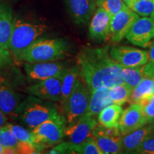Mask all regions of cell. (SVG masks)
<instances>
[{"label":"cell","instance_id":"d6986e66","mask_svg":"<svg viewBox=\"0 0 154 154\" xmlns=\"http://www.w3.org/2000/svg\"><path fill=\"white\" fill-rule=\"evenodd\" d=\"M154 129V124H147L128 134L121 135V145L122 153H134L146 136Z\"/></svg>","mask_w":154,"mask_h":154},{"label":"cell","instance_id":"1f68e13d","mask_svg":"<svg viewBox=\"0 0 154 154\" xmlns=\"http://www.w3.org/2000/svg\"><path fill=\"white\" fill-rule=\"evenodd\" d=\"M134 153L154 154V129L144 138Z\"/></svg>","mask_w":154,"mask_h":154},{"label":"cell","instance_id":"8fae6325","mask_svg":"<svg viewBox=\"0 0 154 154\" xmlns=\"http://www.w3.org/2000/svg\"><path fill=\"white\" fill-rule=\"evenodd\" d=\"M134 45L146 48L154 38V24L151 17H139L132 25L126 37Z\"/></svg>","mask_w":154,"mask_h":154},{"label":"cell","instance_id":"836d02e7","mask_svg":"<svg viewBox=\"0 0 154 154\" xmlns=\"http://www.w3.org/2000/svg\"><path fill=\"white\" fill-rule=\"evenodd\" d=\"M0 154H17V151L12 148H7L0 143Z\"/></svg>","mask_w":154,"mask_h":154},{"label":"cell","instance_id":"83f0119b","mask_svg":"<svg viewBox=\"0 0 154 154\" xmlns=\"http://www.w3.org/2000/svg\"><path fill=\"white\" fill-rule=\"evenodd\" d=\"M131 9L139 16H151L154 11V0H136Z\"/></svg>","mask_w":154,"mask_h":154},{"label":"cell","instance_id":"5bb4252c","mask_svg":"<svg viewBox=\"0 0 154 154\" xmlns=\"http://www.w3.org/2000/svg\"><path fill=\"white\" fill-rule=\"evenodd\" d=\"M97 124L93 116L84 114L65 128L64 136L68 138L72 143L79 144L91 136V133Z\"/></svg>","mask_w":154,"mask_h":154},{"label":"cell","instance_id":"9c48e42d","mask_svg":"<svg viewBox=\"0 0 154 154\" xmlns=\"http://www.w3.org/2000/svg\"><path fill=\"white\" fill-rule=\"evenodd\" d=\"M103 154H117L121 152V136L119 128H106L96 125L91 133Z\"/></svg>","mask_w":154,"mask_h":154},{"label":"cell","instance_id":"7a4b0ae2","mask_svg":"<svg viewBox=\"0 0 154 154\" xmlns=\"http://www.w3.org/2000/svg\"><path fill=\"white\" fill-rule=\"evenodd\" d=\"M67 44L61 38H38L22 53L19 61L26 63L55 61L62 59Z\"/></svg>","mask_w":154,"mask_h":154},{"label":"cell","instance_id":"8d00e7d4","mask_svg":"<svg viewBox=\"0 0 154 154\" xmlns=\"http://www.w3.org/2000/svg\"><path fill=\"white\" fill-rule=\"evenodd\" d=\"M8 123L7 117L4 114V113L0 109V127H2Z\"/></svg>","mask_w":154,"mask_h":154},{"label":"cell","instance_id":"e0dca14e","mask_svg":"<svg viewBox=\"0 0 154 154\" xmlns=\"http://www.w3.org/2000/svg\"><path fill=\"white\" fill-rule=\"evenodd\" d=\"M154 94V64L148 61L144 64V77L140 82L133 88L128 102L138 103L146 96Z\"/></svg>","mask_w":154,"mask_h":154},{"label":"cell","instance_id":"6da1fadb","mask_svg":"<svg viewBox=\"0 0 154 154\" xmlns=\"http://www.w3.org/2000/svg\"><path fill=\"white\" fill-rule=\"evenodd\" d=\"M79 76L90 90L124 83L121 66L110 57L109 47H84L76 57Z\"/></svg>","mask_w":154,"mask_h":154},{"label":"cell","instance_id":"277c9868","mask_svg":"<svg viewBox=\"0 0 154 154\" xmlns=\"http://www.w3.org/2000/svg\"><path fill=\"white\" fill-rule=\"evenodd\" d=\"M62 116L57 108L32 96L22 101L18 118L31 130L49 119Z\"/></svg>","mask_w":154,"mask_h":154},{"label":"cell","instance_id":"7c38bea8","mask_svg":"<svg viewBox=\"0 0 154 154\" xmlns=\"http://www.w3.org/2000/svg\"><path fill=\"white\" fill-rule=\"evenodd\" d=\"M139 18L136 14L127 6L116 14L111 17L110 38L113 42H120L126 37L132 25Z\"/></svg>","mask_w":154,"mask_h":154},{"label":"cell","instance_id":"cb8c5ba5","mask_svg":"<svg viewBox=\"0 0 154 154\" xmlns=\"http://www.w3.org/2000/svg\"><path fill=\"white\" fill-rule=\"evenodd\" d=\"M131 91L132 88L126 83H123L109 88V96L112 103L122 106L129 101Z\"/></svg>","mask_w":154,"mask_h":154},{"label":"cell","instance_id":"9a60e30c","mask_svg":"<svg viewBox=\"0 0 154 154\" xmlns=\"http://www.w3.org/2000/svg\"><path fill=\"white\" fill-rule=\"evenodd\" d=\"M148 124L141 107L138 103H131L123 111L119 124V130L124 135L138 129Z\"/></svg>","mask_w":154,"mask_h":154},{"label":"cell","instance_id":"5b68a950","mask_svg":"<svg viewBox=\"0 0 154 154\" xmlns=\"http://www.w3.org/2000/svg\"><path fill=\"white\" fill-rule=\"evenodd\" d=\"M89 96L90 88L79 77L64 106L61 110L66 123L69 125L72 124L86 113Z\"/></svg>","mask_w":154,"mask_h":154},{"label":"cell","instance_id":"44dd1931","mask_svg":"<svg viewBox=\"0 0 154 154\" xmlns=\"http://www.w3.org/2000/svg\"><path fill=\"white\" fill-rule=\"evenodd\" d=\"M12 14L11 9L0 2V48L9 52V40L12 29Z\"/></svg>","mask_w":154,"mask_h":154},{"label":"cell","instance_id":"3957f363","mask_svg":"<svg viewBox=\"0 0 154 154\" xmlns=\"http://www.w3.org/2000/svg\"><path fill=\"white\" fill-rule=\"evenodd\" d=\"M47 29L46 24H32L17 19L13 20L9 50L15 60L19 61L23 51L47 32Z\"/></svg>","mask_w":154,"mask_h":154},{"label":"cell","instance_id":"603a6c76","mask_svg":"<svg viewBox=\"0 0 154 154\" xmlns=\"http://www.w3.org/2000/svg\"><path fill=\"white\" fill-rule=\"evenodd\" d=\"M123 109L121 106L112 103L108 106L98 114V121L100 125L106 128H119V121Z\"/></svg>","mask_w":154,"mask_h":154},{"label":"cell","instance_id":"d4e9b609","mask_svg":"<svg viewBox=\"0 0 154 154\" xmlns=\"http://www.w3.org/2000/svg\"><path fill=\"white\" fill-rule=\"evenodd\" d=\"M121 73L124 83L134 88L144 77V65L136 67L121 66Z\"/></svg>","mask_w":154,"mask_h":154},{"label":"cell","instance_id":"7402d4cb","mask_svg":"<svg viewBox=\"0 0 154 154\" xmlns=\"http://www.w3.org/2000/svg\"><path fill=\"white\" fill-rule=\"evenodd\" d=\"M79 77V67L77 65L70 67V68H67L62 77V81H61V99L59 101L61 105V110L64 106L69 95L74 89L77 80Z\"/></svg>","mask_w":154,"mask_h":154},{"label":"cell","instance_id":"f1b7e54d","mask_svg":"<svg viewBox=\"0 0 154 154\" xmlns=\"http://www.w3.org/2000/svg\"><path fill=\"white\" fill-rule=\"evenodd\" d=\"M138 103L141 107L148 124H154V94L143 98Z\"/></svg>","mask_w":154,"mask_h":154},{"label":"cell","instance_id":"ba28073f","mask_svg":"<svg viewBox=\"0 0 154 154\" xmlns=\"http://www.w3.org/2000/svg\"><path fill=\"white\" fill-rule=\"evenodd\" d=\"M22 96L14 91L5 77L0 75V109L7 118L19 117Z\"/></svg>","mask_w":154,"mask_h":154},{"label":"cell","instance_id":"52a82bcc","mask_svg":"<svg viewBox=\"0 0 154 154\" xmlns=\"http://www.w3.org/2000/svg\"><path fill=\"white\" fill-rule=\"evenodd\" d=\"M110 57L123 67H136L149 61V53L129 46H113L109 49Z\"/></svg>","mask_w":154,"mask_h":154},{"label":"cell","instance_id":"8992f818","mask_svg":"<svg viewBox=\"0 0 154 154\" xmlns=\"http://www.w3.org/2000/svg\"><path fill=\"white\" fill-rule=\"evenodd\" d=\"M66 120L63 116L44 121L31 130L34 143L44 149L61 143L64 137Z\"/></svg>","mask_w":154,"mask_h":154},{"label":"cell","instance_id":"4dcf8cb0","mask_svg":"<svg viewBox=\"0 0 154 154\" xmlns=\"http://www.w3.org/2000/svg\"><path fill=\"white\" fill-rule=\"evenodd\" d=\"M126 6V4L123 0H103L98 7L103 8L111 17H113L122 10Z\"/></svg>","mask_w":154,"mask_h":154},{"label":"cell","instance_id":"e575fe53","mask_svg":"<svg viewBox=\"0 0 154 154\" xmlns=\"http://www.w3.org/2000/svg\"><path fill=\"white\" fill-rule=\"evenodd\" d=\"M150 47V49H149V51L148 53H149V61L150 62H151L152 63H153L154 64V40L153 41H152L151 45L149 46Z\"/></svg>","mask_w":154,"mask_h":154},{"label":"cell","instance_id":"d6a6232c","mask_svg":"<svg viewBox=\"0 0 154 154\" xmlns=\"http://www.w3.org/2000/svg\"><path fill=\"white\" fill-rule=\"evenodd\" d=\"M49 153H74V143L72 142H62L57 144L52 149L50 150Z\"/></svg>","mask_w":154,"mask_h":154},{"label":"cell","instance_id":"f546056e","mask_svg":"<svg viewBox=\"0 0 154 154\" xmlns=\"http://www.w3.org/2000/svg\"><path fill=\"white\" fill-rule=\"evenodd\" d=\"M20 142L9 130L4 127H0V143L7 148H12L16 150L17 153Z\"/></svg>","mask_w":154,"mask_h":154},{"label":"cell","instance_id":"ffe728a7","mask_svg":"<svg viewBox=\"0 0 154 154\" xmlns=\"http://www.w3.org/2000/svg\"><path fill=\"white\" fill-rule=\"evenodd\" d=\"M112 104L109 96V88H99L90 90L89 101L84 114L96 116L108 106Z\"/></svg>","mask_w":154,"mask_h":154},{"label":"cell","instance_id":"74e56055","mask_svg":"<svg viewBox=\"0 0 154 154\" xmlns=\"http://www.w3.org/2000/svg\"><path fill=\"white\" fill-rule=\"evenodd\" d=\"M123 1H124V2L126 4L127 7H129V8H131L132 5H134V3L135 2L136 0H123Z\"/></svg>","mask_w":154,"mask_h":154},{"label":"cell","instance_id":"4fadbf2b","mask_svg":"<svg viewBox=\"0 0 154 154\" xmlns=\"http://www.w3.org/2000/svg\"><path fill=\"white\" fill-rule=\"evenodd\" d=\"M62 77H54L45 80L38 81L35 84L29 86L27 92L31 96L39 99L49 101H59L61 99Z\"/></svg>","mask_w":154,"mask_h":154},{"label":"cell","instance_id":"2e32d148","mask_svg":"<svg viewBox=\"0 0 154 154\" xmlns=\"http://www.w3.org/2000/svg\"><path fill=\"white\" fill-rule=\"evenodd\" d=\"M111 17L103 8L98 7L89 24V35L91 39L103 42L110 38Z\"/></svg>","mask_w":154,"mask_h":154},{"label":"cell","instance_id":"ab89813d","mask_svg":"<svg viewBox=\"0 0 154 154\" xmlns=\"http://www.w3.org/2000/svg\"><path fill=\"white\" fill-rule=\"evenodd\" d=\"M151 18L152 19V20H153V24H154V11L153 12V14H152V15L151 16Z\"/></svg>","mask_w":154,"mask_h":154},{"label":"cell","instance_id":"f35d334b","mask_svg":"<svg viewBox=\"0 0 154 154\" xmlns=\"http://www.w3.org/2000/svg\"><path fill=\"white\" fill-rule=\"evenodd\" d=\"M102 1H103V0H94V2H95L96 3V5L97 6V7H99L100 4L101 3Z\"/></svg>","mask_w":154,"mask_h":154},{"label":"cell","instance_id":"ac0fdd59","mask_svg":"<svg viewBox=\"0 0 154 154\" xmlns=\"http://www.w3.org/2000/svg\"><path fill=\"white\" fill-rule=\"evenodd\" d=\"M73 19L76 24H85L91 20L96 8L94 0H66Z\"/></svg>","mask_w":154,"mask_h":154},{"label":"cell","instance_id":"d590c367","mask_svg":"<svg viewBox=\"0 0 154 154\" xmlns=\"http://www.w3.org/2000/svg\"><path fill=\"white\" fill-rule=\"evenodd\" d=\"M9 54L10 53L9 52H6V51H4L0 48V64L3 62L4 61L7 60L9 57Z\"/></svg>","mask_w":154,"mask_h":154},{"label":"cell","instance_id":"4316f807","mask_svg":"<svg viewBox=\"0 0 154 154\" xmlns=\"http://www.w3.org/2000/svg\"><path fill=\"white\" fill-rule=\"evenodd\" d=\"M2 127L6 128V129L9 130L19 141H25L34 143L32 131L26 129L24 127L19 126V125L9 124V123H7V124Z\"/></svg>","mask_w":154,"mask_h":154},{"label":"cell","instance_id":"30bf717a","mask_svg":"<svg viewBox=\"0 0 154 154\" xmlns=\"http://www.w3.org/2000/svg\"><path fill=\"white\" fill-rule=\"evenodd\" d=\"M24 69L29 79L38 82L54 77H62L67 67L60 62L46 61L26 63Z\"/></svg>","mask_w":154,"mask_h":154},{"label":"cell","instance_id":"484cf974","mask_svg":"<svg viewBox=\"0 0 154 154\" xmlns=\"http://www.w3.org/2000/svg\"><path fill=\"white\" fill-rule=\"evenodd\" d=\"M74 152L79 154H103L95 138L91 136L82 143H74Z\"/></svg>","mask_w":154,"mask_h":154}]
</instances>
